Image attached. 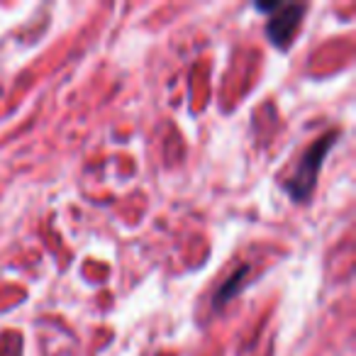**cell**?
<instances>
[{
  "label": "cell",
  "mask_w": 356,
  "mask_h": 356,
  "mask_svg": "<svg viewBox=\"0 0 356 356\" xmlns=\"http://www.w3.org/2000/svg\"><path fill=\"white\" fill-rule=\"evenodd\" d=\"M337 139H339V134L337 132H327L325 137L315 139V142L302 152L296 171H293V176L286 181V186H283L296 203H305V200L312 195V191H315V186H317V176H320V168H322V163H325L327 152L334 147Z\"/></svg>",
  "instance_id": "6da1fadb"
},
{
  "label": "cell",
  "mask_w": 356,
  "mask_h": 356,
  "mask_svg": "<svg viewBox=\"0 0 356 356\" xmlns=\"http://www.w3.org/2000/svg\"><path fill=\"white\" fill-rule=\"evenodd\" d=\"M305 10L307 8L298 6V3H278L276 10L268 15L266 35L276 49H288L293 44V37H296L298 27H300Z\"/></svg>",
  "instance_id": "7a4b0ae2"
},
{
  "label": "cell",
  "mask_w": 356,
  "mask_h": 356,
  "mask_svg": "<svg viewBox=\"0 0 356 356\" xmlns=\"http://www.w3.org/2000/svg\"><path fill=\"white\" fill-rule=\"evenodd\" d=\"M247 273H249V266H242V268H239V271H234L232 276H229L227 281H225L222 286H220V291L215 293L213 305H215V307L227 305V302L232 300V298L239 293V288H242V283L247 281Z\"/></svg>",
  "instance_id": "3957f363"
}]
</instances>
